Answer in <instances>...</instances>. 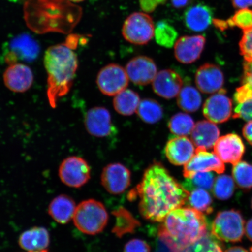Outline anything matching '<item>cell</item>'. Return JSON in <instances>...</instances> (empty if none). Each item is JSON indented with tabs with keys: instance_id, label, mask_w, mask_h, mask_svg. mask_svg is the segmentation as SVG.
Wrapping results in <instances>:
<instances>
[{
	"instance_id": "obj_1",
	"label": "cell",
	"mask_w": 252,
	"mask_h": 252,
	"mask_svg": "<svg viewBox=\"0 0 252 252\" xmlns=\"http://www.w3.org/2000/svg\"><path fill=\"white\" fill-rule=\"evenodd\" d=\"M134 195L140 197V212L144 219L162 222L172 211L184 206L190 193L162 163L154 162L145 171Z\"/></svg>"
},
{
	"instance_id": "obj_2",
	"label": "cell",
	"mask_w": 252,
	"mask_h": 252,
	"mask_svg": "<svg viewBox=\"0 0 252 252\" xmlns=\"http://www.w3.org/2000/svg\"><path fill=\"white\" fill-rule=\"evenodd\" d=\"M82 8L67 0H27L24 5L25 23L37 34H69L80 23Z\"/></svg>"
},
{
	"instance_id": "obj_3",
	"label": "cell",
	"mask_w": 252,
	"mask_h": 252,
	"mask_svg": "<svg viewBox=\"0 0 252 252\" xmlns=\"http://www.w3.org/2000/svg\"><path fill=\"white\" fill-rule=\"evenodd\" d=\"M80 36L71 35L64 43L50 46L44 55L43 63L47 74V96L52 108H55L60 97L70 92L78 67L74 50Z\"/></svg>"
},
{
	"instance_id": "obj_4",
	"label": "cell",
	"mask_w": 252,
	"mask_h": 252,
	"mask_svg": "<svg viewBox=\"0 0 252 252\" xmlns=\"http://www.w3.org/2000/svg\"><path fill=\"white\" fill-rule=\"evenodd\" d=\"M162 222L159 226V237L172 252L184 250L207 234L203 213L193 208H178Z\"/></svg>"
},
{
	"instance_id": "obj_5",
	"label": "cell",
	"mask_w": 252,
	"mask_h": 252,
	"mask_svg": "<svg viewBox=\"0 0 252 252\" xmlns=\"http://www.w3.org/2000/svg\"><path fill=\"white\" fill-rule=\"evenodd\" d=\"M108 214L99 201L89 199L82 201L75 209L73 222L84 234L94 235L103 231L108 221Z\"/></svg>"
},
{
	"instance_id": "obj_6",
	"label": "cell",
	"mask_w": 252,
	"mask_h": 252,
	"mask_svg": "<svg viewBox=\"0 0 252 252\" xmlns=\"http://www.w3.org/2000/svg\"><path fill=\"white\" fill-rule=\"evenodd\" d=\"M245 232V220L238 210H230L219 212L212 223V234L220 241H241Z\"/></svg>"
},
{
	"instance_id": "obj_7",
	"label": "cell",
	"mask_w": 252,
	"mask_h": 252,
	"mask_svg": "<svg viewBox=\"0 0 252 252\" xmlns=\"http://www.w3.org/2000/svg\"><path fill=\"white\" fill-rule=\"evenodd\" d=\"M152 17L145 12H136L129 15L123 25L122 33L128 42L136 45H146L155 34Z\"/></svg>"
},
{
	"instance_id": "obj_8",
	"label": "cell",
	"mask_w": 252,
	"mask_h": 252,
	"mask_svg": "<svg viewBox=\"0 0 252 252\" xmlns=\"http://www.w3.org/2000/svg\"><path fill=\"white\" fill-rule=\"evenodd\" d=\"M61 181L68 187L80 188L89 181L91 169L83 158L71 156L63 160L59 169Z\"/></svg>"
},
{
	"instance_id": "obj_9",
	"label": "cell",
	"mask_w": 252,
	"mask_h": 252,
	"mask_svg": "<svg viewBox=\"0 0 252 252\" xmlns=\"http://www.w3.org/2000/svg\"><path fill=\"white\" fill-rule=\"evenodd\" d=\"M128 81L126 69L114 63L103 67L96 77V84L100 92L109 96H115L126 89Z\"/></svg>"
},
{
	"instance_id": "obj_10",
	"label": "cell",
	"mask_w": 252,
	"mask_h": 252,
	"mask_svg": "<svg viewBox=\"0 0 252 252\" xmlns=\"http://www.w3.org/2000/svg\"><path fill=\"white\" fill-rule=\"evenodd\" d=\"M207 150L197 147L193 157L185 165L184 176L186 178H190L198 172L214 171L220 174L224 172V163L215 153Z\"/></svg>"
},
{
	"instance_id": "obj_11",
	"label": "cell",
	"mask_w": 252,
	"mask_h": 252,
	"mask_svg": "<svg viewBox=\"0 0 252 252\" xmlns=\"http://www.w3.org/2000/svg\"><path fill=\"white\" fill-rule=\"evenodd\" d=\"M8 48L5 61L9 65L18 63V60L33 61L40 51L38 43L28 34H21L14 37L9 42Z\"/></svg>"
},
{
	"instance_id": "obj_12",
	"label": "cell",
	"mask_w": 252,
	"mask_h": 252,
	"mask_svg": "<svg viewBox=\"0 0 252 252\" xmlns=\"http://www.w3.org/2000/svg\"><path fill=\"white\" fill-rule=\"evenodd\" d=\"M84 125L88 133L96 137H108L115 131L111 115L104 107H94L88 110L85 115Z\"/></svg>"
},
{
	"instance_id": "obj_13",
	"label": "cell",
	"mask_w": 252,
	"mask_h": 252,
	"mask_svg": "<svg viewBox=\"0 0 252 252\" xmlns=\"http://www.w3.org/2000/svg\"><path fill=\"white\" fill-rule=\"evenodd\" d=\"M225 90H220L205 102L203 112L206 118L214 124H222L231 117L232 100L226 95Z\"/></svg>"
},
{
	"instance_id": "obj_14",
	"label": "cell",
	"mask_w": 252,
	"mask_h": 252,
	"mask_svg": "<svg viewBox=\"0 0 252 252\" xmlns=\"http://www.w3.org/2000/svg\"><path fill=\"white\" fill-rule=\"evenodd\" d=\"M101 182L104 188L110 193H124L130 185V171L121 163H110L103 169Z\"/></svg>"
},
{
	"instance_id": "obj_15",
	"label": "cell",
	"mask_w": 252,
	"mask_h": 252,
	"mask_svg": "<svg viewBox=\"0 0 252 252\" xmlns=\"http://www.w3.org/2000/svg\"><path fill=\"white\" fill-rule=\"evenodd\" d=\"M126 71L132 83L142 86L152 83L158 73L155 62L145 56L131 59L126 65Z\"/></svg>"
},
{
	"instance_id": "obj_16",
	"label": "cell",
	"mask_w": 252,
	"mask_h": 252,
	"mask_svg": "<svg viewBox=\"0 0 252 252\" xmlns=\"http://www.w3.org/2000/svg\"><path fill=\"white\" fill-rule=\"evenodd\" d=\"M3 81L8 90L16 93H23L30 89L34 75L31 68L23 63L9 65L3 74Z\"/></svg>"
},
{
	"instance_id": "obj_17",
	"label": "cell",
	"mask_w": 252,
	"mask_h": 252,
	"mask_svg": "<svg viewBox=\"0 0 252 252\" xmlns=\"http://www.w3.org/2000/svg\"><path fill=\"white\" fill-rule=\"evenodd\" d=\"M245 148L241 138L237 134H228L220 137L214 146V153L223 163L233 165L241 161Z\"/></svg>"
},
{
	"instance_id": "obj_18",
	"label": "cell",
	"mask_w": 252,
	"mask_h": 252,
	"mask_svg": "<svg viewBox=\"0 0 252 252\" xmlns=\"http://www.w3.org/2000/svg\"><path fill=\"white\" fill-rule=\"evenodd\" d=\"M205 44L206 39L202 35L182 36L175 43V58L182 64H191L200 58Z\"/></svg>"
},
{
	"instance_id": "obj_19",
	"label": "cell",
	"mask_w": 252,
	"mask_h": 252,
	"mask_svg": "<svg viewBox=\"0 0 252 252\" xmlns=\"http://www.w3.org/2000/svg\"><path fill=\"white\" fill-rule=\"evenodd\" d=\"M153 89L158 95L171 99L178 96L183 87V80L177 72L171 69L158 72L152 83Z\"/></svg>"
},
{
	"instance_id": "obj_20",
	"label": "cell",
	"mask_w": 252,
	"mask_h": 252,
	"mask_svg": "<svg viewBox=\"0 0 252 252\" xmlns=\"http://www.w3.org/2000/svg\"><path fill=\"white\" fill-rule=\"evenodd\" d=\"M195 82L198 90L201 93L214 94L222 89L224 77L218 66L206 63L198 68Z\"/></svg>"
},
{
	"instance_id": "obj_21",
	"label": "cell",
	"mask_w": 252,
	"mask_h": 252,
	"mask_svg": "<svg viewBox=\"0 0 252 252\" xmlns=\"http://www.w3.org/2000/svg\"><path fill=\"white\" fill-rule=\"evenodd\" d=\"M165 153L167 158L172 164L185 165L194 155V144L187 136L176 135L167 142Z\"/></svg>"
},
{
	"instance_id": "obj_22",
	"label": "cell",
	"mask_w": 252,
	"mask_h": 252,
	"mask_svg": "<svg viewBox=\"0 0 252 252\" xmlns=\"http://www.w3.org/2000/svg\"><path fill=\"white\" fill-rule=\"evenodd\" d=\"M220 131L216 124L209 121H198L192 130L191 140L197 147L212 149L220 138Z\"/></svg>"
},
{
	"instance_id": "obj_23",
	"label": "cell",
	"mask_w": 252,
	"mask_h": 252,
	"mask_svg": "<svg viewBox=\"0 0 252 252\" xmlns=\"http://www.w3.org/2000/svg\"><path fill=\"white\" fill-rule=\"evenodd\" d=\"M76 207L73 198L67 195H59L50 203L48 213L56 222L66 224L73 219Z\"/></svg>"
},
{
	"instance_id": "obj_24",
	"label": "cell",
	"mask_w": 252,
	"mask_h": 252,
	"mask_svg": "<svg viewBox=\"0 0 252 252\" xmlns=\"http://www.w3.org/2000/svg\"><path fill=\"white\" fill-rule=\"evenodd\" d=\"M184 21L189 30L194 32L203 31L213 21L212 9L207 5L201 4L193 6L186 11Z\"/></svg>"
},
{
	"instance_id": "obj_25",
	"label": "cell",
	"mask_w": 252,
	"mask_h": 252,
	"mask_svg": "<svg viewBox=\"0 0 252 252\" xmlns=\"http://www.w3.org/2000/svg\"><path fill=\"white\" fill-rule=\"evenodd\" d=\"M50 242L48 231L40 226H35L24 232L19 237L18 241L20 247L27 252L46 250Z\"/></svg>"
},
{
	"instance_id": "obj_26",
	"label": "cell",
	"mask_w": 252,
	"mask_h": 252,
	"mask_svg": "<svg viewBox=\"0 0 252 252\" xmlns=\"http://www.w3.org/2000/svg\"><path fill=\"white\" fill-rule=\"evenodd\" d=\"M140 101V96L137 93L125 89L115 96L113 105L120 115L128 116L136 112Z\"/></svg>"
},
{
	"instance_id": "obj_27",
	"label": "cell",
	"mask_w": 252,
	"mask_h": 252,
	"mask_svg": "<svg viewBox=\"0 0 252 252\" xmlns=\"http://www.w3.org/2000/svg\"><path fill=\"white\" fill-rule=\"evenodd\" d=\"M213 23L221 31L235 27L241 28L242 31L251 29L252 28V10L248 8L239 9L227 20L213 19Z\"/></svg>"
},
{
	"instance_id": "obj_28",
	"label": "cell",
	"mask_w": 252,
	"mask_h": 252,
	"mask_svg": "<svg viewBox=\"0 0 252 252\" xmlns=\"http://www.w3.org/2000/svg\"><path fill=\"white\" fill-rule=\"evenodd\" d=\"M177 97L179 108L185 112H196L202 102L200 93L196 88L191 86L183 87Z\"/></svg>"
},
{
	"instance_id": "obj_29",
	"label": "cell",
	"mask_w": 252,
	"mask_h": 252,
	"mask_svg": "<svg viewBox=\"0 0 252 252\" xmlns=\"http://www.w3.org/2000/svg\"><path fill=\"white\" fill-rule=\"evenodd\" d=\"M142 121L147 124H155L163 117V109L160 104L153 99L141 100L136 111Z\"/></svg>"
},
{
	"instance_id": "obj_30",
	"label": "cell",
	"mask_w": 252,
	"mask_h": 252,
	"mask_svg": "<svg viewBox=\"0 0 252 252\" xmlns=\"http://www.w3.org/2000/svg\"><path fill=\"white\" fill-rule=\"evenodd\" d=\"M194 126L193 118L185 113H176L168 123L170 131L177 136H187L190 134Z\"/></svg>"
},
{
	"instance_id": "obj_31",
	"label": "cell",
	"mask_w": 252,
	"mask_h": 252,
	"mask_svg": "<svg viewBox=\"0 0 252 252\" xmlns=\"http://www.w3.org/2000/svg\"><path fill=\"white\" fill-rule=\"evenodd\" d=\"M113 214L116 217V223L113 232L119 237H121L127 233L133 232L134 229L140 225L139 222L124 208H120Z\"/></svg>"
},
{
	"instance_id": "obj_32",
	"label": "cell",
	"mask_w": 252,
	"mask_h": 252,
	"mask_svg": "<svg viewBox=\"0 0 252 252\" xmlns=\"http://www.w3.org/2000/svg\"><path fill=\"white\" fill-rule=\"evenodd\" d=\"M178 36L177 31L166 22L160 21L157 24L154 37L160 46L171 48L175 45Z\"/></svg>"
},
{
	"instance_id": "obj_33",
	"label": "cell",
	"mask_w": 252,
	"mask_h": 252,
	"mask_svg": "<svg viewBox=\"0 0 252 252\" xmlns=\"http://www.w3.org/2000/svg\"><path fill=\"white\" fill-rule=\"evenodd\" d=\"M188 200L190 206L203 213L207 214L213 212V200L210 194L205 189L196 188L189 195Z\"/></svg>"
},
{
	"instance_id": "obj_34",
	"label": "cell",
	"mask_w": 252,
	"mask_h": 252,
	"mask_svg": "<svg viewBox=\"0 0 252 252\" xmlns=\"http://www.w3.org/2000/svg\"><path fill=\"white\" fill-rule=\"evenodd\" d=\"M252 97V62H245L242 86L236 90L234 99L237 103Z\"/></svg>"
},
{
	"instance_id": "obj_35",
	"label": "cell",
	"mask_w": 252,
	"mask_h": 252,
	"mask_svg": "<svg viewBox=\"0 0 252 252\" xmlns=\"http://www.w3.org/2000/svg\"><path fill=\"white\" fill-rule=\"evenodd\" d=\"M232 175L236 185L244 189L252 188V165L240 161L233 166Z\"/></svg>"
},
{
	"instance_id": "obj_36",
	"label": "cell",
	"mask_w": 252,
	"mask_h": 252,
	"mask_svg": "<svg viewBox=\"0 0 252 252\" xmlns=\"http://www.w3.org/2000/svg\"><path fill=\"white\" fill-rule=\"evenodd\" d=\"M178 252H223L213 235L207 234L194 243Z\"/></svg>"
},
{
	"instance_id": "obj_37",
	"label": "cell",
	"mask_w": 252,
	"mask_h": 252,
	"mask_svg": "<svg viewBox=\"0 0 252 252\" xmlns=\"http://www.w3.org/2000/svg\"><path fill=\"white\" fill-rule=\"evenodd\" d=\"M234 181L231 176L223 175L217 177L214 185L213 193L218 199H229L234 194Z\"/></svg>"
},
{
	"instance_id": "obj_38",
	"label": "cell",
	"mask_w": 252,
	"mask_h": 252,
	"mask_svg": "<svg viewBox=\"0 0 252 252\" xmlns=\"http://www.w3.org/2000/svg\"><path fill=\"white\" fill-rule=\"evenodd\" d=\"M187 179L188 180L186 184L188 188L191 187L210 190L214 184V176L210 172H198L191 178Z\"/></svg>"
},
{
	"instance_id": "obj_39",
	"label": "cell",
	"mask_w": 252,
	"mask_h": 252,
	"mask_svg": "<svg viewBox=\"0 0 252 252\" xmlns=\"http://www.w3.org/2000/svg\"><path fill=\"white\" fill-rule=\"evenodd\" d=\"M243 36L239 42L241 54L246 62H252V28L243 31Z\"/></svg>"
},
{
	"instance_id": "obj_40",
	"label": "cell",
	"mask_w": 252,
	"mask_h": 252,
	"mask_svg": "<svg viewBox=\"0 0 252 252\" xmlns=\"http://www.w3.org/2000/svg\"><path fill=\"white\" fill-rule=\"evenodd\" d=\"M233 118L242 119L248 122L252 121V97L238 103Z\"/></svg>"
},
{
	"instance_id": "obj_41",
	"label": "cell",
	"mask_w": 252,
	"mask_h": 252,
	"mask_svg": "<svg viewBox=\"0 0 252 252\" xmlns=\"http://www.w3.org/2000/svg\"><path fill=\"white\" fill-rule=\"evenodd\" d=\"M124 252H150V247L146 241L134 239L126 245Z\"/></svg>"
},
{
	"instance_id": "obj_42",
	"label": "cell",
	"mask_w": 252,
	"mask_h": 252,
	"mask_svg": "<svg viewBox=\"0 0 252 252\" xmlns=\"http://www.w3.org/2000/svg\"><path fill=\"white\" fill-rule=\"evenodd\" d=\"M242 133L245 139L252 146V121L249 122L244 126Z\"/></svg>"
},
{
	"instance_id": "obj_43",
	"label": "cell",
	"mask_w": 252,
	"mask_h": 252,
	"mask_svg": "<svg viewBox=\"0 0 252 252\" xmlns=\"http://www.w3.org/2000/svg\"><path fill=\"white\" fill-rule=\"evenodd\" d=\"M233 5L235 8H247L252 6V0H232Z\"/></svg>"
},
{
	"instance_id": "obj_44",
	"label": "cell",
	"mask_w": 252,
	"mask_h": 252,
	"mask_svg": "<svg viewBox=\"0 0 252 252\" xmlns=\"http://www.w3.org/2000/svg\"><path fill=\"white\" fill-rule=\"evenodd\" d=\"M191 0H171L172 4L176 8L184 7Z\"/></svg>"
},
{
	"instance_id": "obj_45",
	"label": "cell",
	"mask_w": 252,
	"mask_h": 252,
	"mask_svg": "<svg viewBox=\"0 0 252 252\" xmlns=\"http://www.w3.org/2000/svg\"><path fill=\"white\" fill-rule=\"evenodd\" d=\"M245 232L248 238L252 241V219L249 220L246 224Z\"/></svg>"
},
{
	"instance_id": "obj_46",
	"label": "cell",
	"mask_w": 252,
	"mask_h": 252,
	"mask_svg": "<svg viewBox=\"0 0 252 252\" xmlns=\"http://www.w3.org/2000/svg\"><path fill=\"white\" fill-rule=\"evenodd\" d=\"M225 252H249L245 248L240 247H234L228 249Z\"/></svg>"
},
{
	"instance_id": "obj_47",
	"label": "cell",
	"mask_w": 252,
	"mask_h": 252,
	"mask_svg": "<svg viewBox=\"0 0 252 252\" xmlns=\"http://www.w3.org/2000/svg\"><path fill=\"white\" fill-rule=\"evenodd\" d=\"M67 1L71 2L72 3L81 2L85 1V0H67Z\"/></svg>"
},
{
	"instance_id": "obj_48",
	"label": "cell",
	"mask_w": 252,
	"mask_h": 252,
	"mask_svg": "<svg viewBox=\"0 0 252 252\" xmlns=\"http://www.w3.org/2000/svg\"><path fill=\"white\" fill-rule=\"evenodd\" d=\"M27 252H49L47 250H42V251H30Z\"/></svg>"
},
{
	"instance_id": "obj_49",
	"label": "cell",
	"mask_w": 252,
	"mask_h": 252,
	"mask_svg": "<svg viewBox=\"0 0 252 252\" xmlns=\"http://www.w3.org/2000/svg\"><path fill=\"white\" fill-rule=\"evenodd\" d=\"M10 1H17V0H10Z\"/></svg>"
},
{
	"instance_id": "obj_50",
	"label": "cell",
	"mask_w": 252,
	"mask_h": 252,
	"mask_svg": "<svg viewBox=\"0 0 252 252\" xmlns=\"http://www.w3.org/2000/svg\"><path fill=\"white\" fill-rule=\"evenodd\" d=\"M251 251L252 252V247L251 248Z\"/></svg>"
},
{
	"instance_id": "obj_51",
	"label": "cell",
	"mask_w": 252,
	"mask_h": 252,
	"mask_svg": "<svg viewBox=\"0 0 252 252\" xmlns=\"http://www.w3.org/2000/svg\"></svg>"
}]
</instances>
